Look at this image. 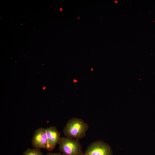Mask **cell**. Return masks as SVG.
Here are the masks:
<instances>
[{
  "label": "cell",
  "mask_w": 155,
  "mask_h": 155,
  "mask_svg": "<svg viewBox=\"0 0 155 155\" xmlns=\"http://www.w3.org/2000/svg\"><path fill=\"white\" fill-rule=\"evenodd\" d=\"M88 124L82 119L74 117L69 119L63 130L65 137L79 140L86 135Z\"/></svg>",
  "instance_id": "6da1fadb"
},
{
  "label": "cell",
  "mask_w": 155,
  "mask_h": 155,
  "mask_svg": "<svg viewBox=\"0 0 155 155\" xmlns=\"http://www.w3.org/2000/svg\"><path fill=\"white\" fill-rule=\"evenodd\" d=\"M63 155H83L81 144L79 140L67 137H61L58 144Z\"/></svg>",
  "instance_id": "7a4b0ae2"
},
{
  "label": "cell",
  "mask_w": 155,
  "mask_h": 155,
  "mask_svg": "<svg viewBox=\"0 0 155 155\" xmlns=\"http://www.w3.org/2000/svg\"><path fill=\"white\" fill-rule=\"evenodd\" d=\"M110 146L102 140L91 143L87 148L83 155H113Z\"/></svg>",
  "instance_id": "3957f363"
},
{
  "label": "cell",
  "mask_w": 155,
  "mask_h": 155,
  "mask_svg": "<svg viewBox=\"0 0 155 155\" xmlns=\"http://www.w3.org/2000/svg\"><path fill=\"white\" fill-rule=\"evenodd\" d=\"M31 144L34 148L47 150L48 143L46 129L40 127L35 130L32 138Z\"/></svg>",
  "instance_id": "277c9868"
},
{
  "label": "cell",
  "mask_w": 155,
  "mask_h": 155,
  "mask_svg": "<svg viewBox=\"0 0 155 155\" xmlns=\"http://www.w3.org/2000/svg\"><path fill=\"white\" fill-rule=\"evenodd\" d=\"M48 139V147L47 150L51 151L58 144L61 138V133L57 128L51 126L46 128Z\"/></svg>",
  "instance_id": "5b68a950"
},
{
  "label": "cell",
  "mask_w": 155,
  "mask_h": 155,
  "mask_svg": "<svg viewBox=\"0 0 155 155\" xmlns=\"http://www.w3.org/2000/svg\"><path fill=\"white\" fill-rule=\"evenodd\" d=\"M22 155H44L40 149L28 148L22 154Z\"/></svg>",
  "instance_id": "8992f818"
},
{
  "label": "cell",
  "mask_w": 155,
  "mask_h": 155,
  "mask_svg": "<svg viewBox=\"0 0 155 155\" xmlns=\"http://www.w3.org/2000/svg\"><path fill=\"white\" fill-rule=\"evenodd\" d=\"M46 155H63L60 153H52L51 152H48L46 154Z\"/></svg>",
  "instance_id": "52a82bcc"
}]
</instances>
